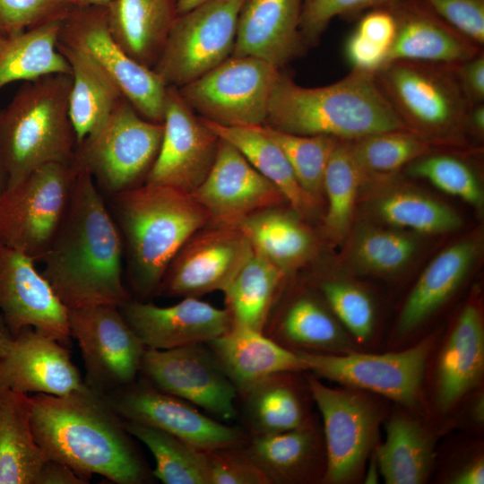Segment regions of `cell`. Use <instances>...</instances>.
Instances as JSON below:
<instances>
[{
    "label": "cell",
    "mask_w": 484,
    "mask_h": 484,
    "mask_svg": "<svg viewBox=\"0 0 484 484\" xmlns=\"http://www.w3.org/2000/svg\"><path fill=\"white\" fill-rule=\"evenodd\" d=\"M483 398L479 397L476 402L473 405L472 410V417L474 419H476L479 423L483 421V416H484V407H483Z\"/></svg>",
    "instance_id": "59"
},
{
    "label": "cell",
    "mask_w": 484,
    "mask_h": 484,
    "mask_svg": "<svg viewBox=\"0 0 484 484\" xmlns=\"http://www.w3.org/2000/svg\"><path fill=\"white\" fill-rule=\"evenodd\" d=\"M30 415V395L0 390V484H35L49 459L34 437Z\"/></svg>",
    "instance_id": "29"
},
{
    "label": "cell",
    "mask_w": 484,
    "mask_h": 484,
    "mask_svg": "<svg viewBox=\"0 0 484 484\" xmlns=\"http://www.w3.org/2000/svg\"><path fill=\"white\" fill-rule=\"evenodd\" d=\"M385 439L375 450L379 472L387 484H419L434 460L429 435L415 420L398 415L385 428Z\"/></svg>",
    "instance_id": "37"
},
{
    "label": "cell",
    "mask_w": 484,
    "mask_h": 484,
    "mask_svg": "<svg viewBox=\"0 0 484 484\" xmlns=\"http://www.w3.org/2000/svg\"><path fill=\"white\" fill-rule=\"evenodd\" d=\"M13 338V335L11 333L0 315V358L7 351Z\"/></svg>",
    "instance_id": "57"
},
{
    "label": "cell",
    "mask_w": 484,
    "mask_h": 484,
    "mask_svg": "<svg viewBox=\"0 0 484 484\" xmlns=\"http://www.w3.org/2000/svg\"><path fill=\"white\" fill-rule=\"evenodd\" d=\"M90 480L73 468L56 460L48 459L40 469L35 484H86Z\"/></svg>",
    "instance_id": "54"
},
{
    "label": "cell",
    "mask_w": 484,
    "mask_h": 484,
    "mask_svg": "<svg viewBox=\"0 0 484 484\" xmlns=\"http://www.w3.org/2000/svg\"><path fill=\"white\" fill-rule=\"evenodd\" d=\"M323 296L337 319L360 342L373 332L375 309L369 296L358 286L341 281L321 284Z\"/></svg>",
    "instance_id": "46"
},
{
    "label": "cell",
    "mask_w": 484,
    "mask_h": 484,
    "mask_svg": "<svg viewBox=\"0 0 484 484\" xmlns=\"http://www.w3.org/2000/svg\"><path fill=\"white\" fill-rule=\"evenodd\" d=\"M281 69L252 56H230L178 91L201 117L224 126L265 124Z\"/></svg>",
    "instance_id": "9"
},
{
    "label": "cell",
    "mask_w": 484,
    "mask_h": 484,
    "mask_svg": "<svg viewBox=\"0 0 484 484\" xmlns=\"http://www.w3.org/2000/svg\"><path fill=\"white\" fill-rule=\"evenodd\" d=\"M484 370V327L480 310L466 306L459 315L437 363L436 396L446 411L480 380Z\"/></svg>",
    "instance_id": "26"
},
{
    "label": "cell",
    "mask_w": 484,
    "mask_h": 484,
    "mask_svg": "<svg viewBox=\"0 0 484 484\" xmlns=\"http://www.w3.org/2000/svg\"><path fill=\"white\" fill-rule=\"evenodd\" d=\"M59 39L88 55L142 117L163 122L168 86L153 69L133 59L116 41L106 6L73 5L63 20Z\"/></svg>",
    "instance_id": "11"
},
{
    "label": "cell",
    "mask_w": 484,
    "mask_h": 484,
    "mask_svg": "<svg viewBox=\"0 0 484 484\" xmlns=\"http://www.w3.org/2000/svg\"><path fill=\"white\" fill-rule=\"evenodd\" d=\"M406 169L411 176L425 179L443 192L475 207L480 208L483 204L480 180L473 168L460 157L432 150Z\"/></svg>",
    "instance_id": "45"
},
{
    "label": "cell",
    "mask_w": 484,
    "mask_h": 484,
    "mask_svg": "<svg viewBox=\"0 0 484 484\" xmlns=\"http://www.w3.org/2000/svg\"><path fill=\"white\" fill-rule=\"evenodd\" d=\"M253 249L284 273L313 254L315 240L307 227L296 217L272 208L254 212L238 222Z\"/></svg>",
    "instance_id": "34"
},
{
    "label": "cell",
    "mask_w": 484,
    "mask_h": 484,
    "mask_svg": "<svg viewBox=\"0 0 484 484\" xmlns=\"http://www.w3.org/2000/svg\"><path fill=\"white\" fill-rule=\"evenodd\" d=\"M108 197L126 246L132 287L147 298L158 292L173 257L210 215L192 194L165 185L143 182Z\"/></svg>",
    "instance_id": "3"
},
{
    "label": "cell",
    "mask_w": 484,
    "mask_h": 484,
    "mask_svg": "<svg viewBox=\"0 0 484 484\" xmlns=\"http://www.w3.org/2000/svg\"><path fill=\"white\" fill-rule=\"evenodd\" d=\"M78 168L44 164L0 196V241L35 261L48 249L66 211Z\"/></svg>",
    "instance_id": "8"
},
{
    "label": "cell",
    "mask_w": 484,
    "mask_h": 484,
    "mask_svg": "<svg viewBox=\"0 0 484 484\" xmlns=\"http://www.w3.org/2000/svg\"><path fill=\"white\" fill-rule=\"evenodd\" d=\"M453 69L468 104L484 103V51L453 65Z\"/></svg>",
    "instance_id": "53"
},
{
    "label": "cell",
    "mask_w": 484,
    "mask_h": 484,
    "mask_svg": "<svg viewBox=\"0 0 484 484\" xmlns=\"http://www.w3.org/2000/svg\"><path fill=\"white\" fill-rule=\"evenodd\" d=\"M206 344L238 394L272 375L307 371L298 352L246 327L232 325Z\"/></svg>",
    "instance_id": "25"
},
{
    "label": "cell",
    "mask_w": 484,
    "mask_h": 484,
    "mask_svg": "<svg viewBox=\"0 0 484 484\" xmlns=\"http://www.w3.org/2000/svg\"><path fill=\"white\" fill-rule=\"evenodd\" d=\"M209 1L212 0H174V3L177 15H180Z\"/></svg>",
    "instance_id": "58"
},
{
    "label": "cell",
    "mask_w": 484,
    "mask_h": 484,
    "mask_svg": "<svg viewBox=\"0 0 484 484\" xmlns=\"http://www.w3.org/2000/svg\"><path fill=\"white\" fill-rule=\"evenodd\" d=\"M433 343L428 338L407 350L385 354L298 353L315 376L411 407L419 401Z\"/></svg>",
    "instance_id": "13"
},
{
    "label": "cell",
    "mask_w": 484,
    "mask_h": 484,
    "mask_svg": "<svg viewBox=\"0 0 484 484\" xmlns=\"http://www.w3.org/2000/svg\"><path fill=\"white\" fill-rule=\"evenodd\" d=\"M25 253L0 241V315L13 335L32 327L71 343L68 309Z\"/></svg>",
    "instance_id": "19"
},
{
    "label": "cell",
    "mask_w": 484,
    "mask_h": 484,
    "mask_svg": "<svg viewBox=\"0 0 484 484\" xmlns=\"http://www.w3.org/2000/svg\"><path fill=\"white\" fill-rule=\"evenodd\" d=\"M118 308L147 349L169 350L207 343L232 326L225 308L215 307L199 298L186 297L169 307L131 298Z\"/></svg>",
    "instance_id": "21"
},
{
    "label": "cell",
    "mask_w": 484,
    "mask_h": 484,
    "mask_svg": "<svg viewBox=\"0 0 484 484\" xmlns=\"http://www.w3.org/2000/svg\"><path fill=\"white\" fill-rule=\"evenodd\" d=\"M68 324L81 350L88 387L105 394L137 379L146 347L117 306L68 309Z\"/></svg>",
    "instance_id": "12"
},
{
    "label": "cell",
    "mask_w": 484,
    "mask_h": 484,
    "mask_svg": "<svg viewBox=\"0 0 484 484\" xmlns=\"http://www.w3.org/2000/svg\"><path fill=\"white\" fill-rule=\"evenodd\" d=\"M363 182L349 141L338 139L324 176V192L328 200L325 226L332 237L341 238L349 231L359 186Z\"/></svg>",
    "instance_id": "41"
},
{
    "label": "cell",
    "mask_w": 484,
    "mask_h": 484,
    "mask_svg": "<svg viewBox=\"0 0 484 484\" xmlns=\"http://www.w3.org/2000/svg\"><path fill=\"white\" fill-rule=\"evenodd\" d=\"M465 134L471 133L479 138L484 134V103L470 106L464 125Z\"/></svg>",
    "instance_id": "56"
},
{
    "label": "cell",
    "mask_w": 484,
    "mask_h": 484,
    "mask_svg": "<svg viewBox=\"0 0 484 484\" xmlns=\"http://www.w3.org/2000/svg\"><path fill=\"white\" fill-rule=\"evenodd\" d=\"M264 333L296 352L334 353L345 344L334 317L307 296L292 301L272 330Z\"/></svg>",
    "instance_id": "38"
},
{
    "label": "cell",
    "mask_w": 484,
    "mask_h": 484,
    "mask_svg": "<svg viewBox=\"0 0 484 484\" xmlns=\"http://www.w3.org/2000/svg\"><path fill=\"white\" fill-rule=\"evenodd\" d=\"M285 273L255 250L222 290L232 325L263 332Z\"/></svg>",
    "instance_id": "35"
},
{
    "label": "cell",
    "mask_w": 484,
    "mask_h": 484,
    "mask_svg": "<svg viewBox=\"0 0 484 484\" xmlns=\"http://www.w3.org/2000/svg\"><path fill=\"white\" fill-rule=\"evenodd\" d=\"M294 373L299 372L272 375L239 393L251 436L287 431L311 422Z\"/></svg>",
    "instance_id": "33"
},
{
    "label": "cell",
    "mask_w": 484,
    "mask_h": 484,
    "mask_svg": "<svg viewBox=\"0 0 484 484\" xmlns=\"http://www.w3.org/2000/svg\"><path fill=\"white\" fill-rule=\"evenodd\" d=\"M477 255L472 240L457 242L427 266L408 296L400 317L399 333H411L437 310L457 290Z\"/></svg>",
    "instance_id": "31"
},
{
    "label": "cell",
    "mask_w": 484,
    "mask_h": 484,
    "mask_svg": "<svg viewBox=\"0 0 484 484\" xmlns=\"http://www.w3.org/2000/svg\"><path fill=\"white\" fill-rule=\"evenodd\" d=\"M124 426L153 455L155 479L164 484H211L204 451L155 427L128 420Z\"/></svg>",
    "instance_id": "39"
},
{
    "label": "cell",
    "mask_w": 484,
    "mask_h": 484,
    "mask_svg": "<svg viewBox=\"0 0 484 484\" xmlns=\"http://www.w3.org/2000/svg\"><path fill=\"white\" fill-rule=\"evenodd\" d=\"M203 119L220 138L236 147L271 181L299 216H307L315 209L317 203L300 186L287 158L275 143L254 126H224Z\"/></svg>",
    "instance_id": "36"
},
{
    "label": "cell",
    "mask_w": 484,
    "mask_h": 484,
    "mask_svg": "<svg viewBox=\"0 0 484 484\" xmlns=\"http://www.w3.org/2000/svg\"><path fill=\"white\" fill-rule=\"evenodd\" d=\"M72 74L25 82L0 110V159L7 188L50 162H73L77 147L69 117Z\"/></svg>",
    "instance_id": "5"
},
{
    "label": "cell",
    "mask_w": 484,
    "mask_h": 484,
    "mask_svg": "<svg viewBox=\"0 0 484 484\" xmlns=\"http://www.w3.org/2000/svg\"><path fill=\"white\" fill-rule=\"evenodd\" d=\"M73 5L85 6V5H98L108 6L114 0H69Z\"/></svg>",
    "instance_id": "60"
},
{
    "label": "cell",
    "mask_w": 484,
    "mask_h": 484,
    "mask_svg": "<svg viewBox=\"0 0 484 484\" xmlns=\"http://www.w3.org/2000/svg\"><path fill=\"white\" fill-rule=\"evenodd\" d=\"M140 374L159 389L224 421L238 412V393L206 343L145 350Z\"/></svg>",
    "instance_id": "16"
},
{
    "label": "cell",
    "mask_w": 484,
    "mask_h": 484,
    "mask_svg": "<svg viewBox=\"0 0 484 484\" xmlns=\"http://www.w3.org/2000/svg\"><path fill=\"white\" fill-rule=\"evenodd\" d=\"M244 0H212L177 15L153 70L180 88L231 56Z\"/></svg>",
    "instance_id": "10"
},
{
    "label": "cell",
    "mask_w": 484,
    "mask_h": 484,
    "mask_svg": "<svg viewBox=\"0 0 484 484\" xmlns=\"http://www.w3.org/2000/svg\"><path fill=\"white\" fill-rule=\"evenodd\" d=\"M396 20L388 7L370 9L359 19L355 32L389 50L396 35Z\"/></svg>",
    "instance_id": "52"
},
{
    "label": "cell",
    "mask_w": 484,
    "mask_h": 484,
    "mask_svg": "<svg viewBox=\"0 0 484 484\" xmlns=\"http://www.w3.org/2000/svg\"><path fill=\"white\" fill-rule=\"evenodd\" d=\"M124 420L170 433L202 451L245 445L249 436L200 412L191 403L168 393L143 376L102 394Z\"/></svg>",
    "instance_id": "15"
},
{
    "label": "cell",
    "mask_w": 484,
    "mask_h": 484,
    "mask_svg": "<svg viewBox=\"0 0 484 484\" xmlns=\"http://www.w3.org/2000/svg\"><path fill=\"white\" fill-rule=\"evenodd\" d=\"M63 20L0 39V91L14 82L72 73L68 61L57 48Z\"/></svg>",
    "instance_id": "32"
},
{
    "label": "cell",
    "mask_w": 484,
    "mask_h": 484,
    "mask_svg": "<svg viewBox=\"0 0 484 484\" xmlns=\"http://www.w3.org/2000/svg\"><path fill=\"white\" fill-rule=\"evenodd\" d=\"M265 124L290 134L344 141L410 131L379 89L375 74L353 70L338 82L314 88L300 86L281 72Z\"/></svg>",
    "instance_id": "4"
},
{
    "label": "cell",
    "mask_w": 484,
    "mask_h": 484,
    "mask_svg": "<svg viewBox=\"0 0 484 484\" xmlns=\"http://www.w3.org/2000/svg\"><path fill=\"white\" fill-rule=\"evenodd\" d=\"M162 135V123L144 118L122 97L103 125L77 145L73 162L108 196L145 179Z\"/></svg>",
    "instance_id": "7"
},
{
    "label": "cell",
    "mask_w": 484,
    "mask_h": 484,
    "mask_svg": "<svg viewBox=\"0 0 484 484\" xmlns=\"http://www.w3.org/2000/svg\"><path fill=\"white\" fill-rule=\"evenodd\" d=\"M211 484H271L244 445L205 452Z\"/></svg>",
    "instance_id": "49"
},
{
    "label": "cell",
    "mask_w": 484,
    "mask_h": 484,
    "mask_svg": "<svg viewBox=\"0 0 484 484\" xmlns=\"http://www.w3.org/2000/svg\"><path fill=\"white\" fill-rule=\"evenodd\" d=\"M254 127L280 147L300 186L318 203L324 193L326 165L338 139L327 135L290 134L266 124Z\"/></svg>",
    "instance_id": "43"
},
{
    "label": "cell",
    "mask_w": 484,
    "mask_h": 484,
    "mask_svg": "<svg viewBox=\"0 0 484 484\" xmlns=\"http://www.w3.org/2000/svg\"><path fill=\"white\" fill-rule=\"evenodd\" d=\"M7 183H8L7 176L0 159V196L7 188Z\"/></svg>",
    "instance_id": "62"
},
{
    "label": "cell",
    "mask_w": 484,
    "mask_h": 484,
    "mask_svg": "<svg viewBox=\"0 0 484 484\" xmlns=\"http://www.w3.org/2000/svg\"><path fill=\"white\" fill-rule=\"evenodd\" d=\"M377 462L374 460V462H372L369 470L367 471V477H366V482L367 483H376L378 479V473H377Z\"/></svg>",
    "instance_id": "61"
},
{
    "label": "cell",
    "mask_w": 484,
    "mask_h": 484,
    "mask_svg": "<svg viewBox=\"0 0 484 484\" xmlns=\"http://www.w3.org/2000/svg\"><path fill=\"white\" fill-rule=\"evenodd\" d=\"M454 484H483L484 462L481 458L468 463L453 478Z\"/></svg>",
    "instance_id": "55"
},
{
    "label": "cell",
    "mask_w": 484,
    "mask_h": 484,
    "mask_svg": "<svg viewBox=\"0 0 484 484\" xmlns=\"http://www.w3.org/2000/svg\"><path fill=\"white\" fill-rule=\"evenodd\" d=\"M364 182L392 177L433 150V145L411 131H386L349 141Z\"/></svg>",
    "instance_id": "40"
},
{
    "label": "cell",
    "mask_w": 484,
    "mask_h": 484,
    "mask_svg": "<svg viewBox=\"0 0 484 484\" xmlns=\"http://www.w3.org/2000/svg\"><path fill=\"white\" fill-rule=\"evenodd\" d=\"M416 241L401 232L362 228L350 246L353 264L366 272L390 274L402 270L413 257Z\"/></svg>",
    "instance_id": "44"
},
{
    "label": "cell",
    "mask_w": 484,
    "mask_h": 484,
    "mask_svg": "<svg viewBox=\"0 0 484 484\" xmlns=\"http://www.w3.org/2000/svg\"><path fill=\"white\" fill-rule=\"evenodd\" d=\"M244 448L271 483L313 480L320 469V439L314 425L251 436Z\"/></svg>",
    "instance_id": "28"
},
{
    "label": "cell",
    "mask_w": 484,
    "mask_h": 484,
    "mask_svg": "<svg viewBox=\"0 0 484 484\" xmlns=\"http://www.w3.org/2000/svg\"><path fill=\"white\" fill-rule=\"evenodd\" d=\"M375 211L391 225L421 233H444L457 229L462 225L461 217L451 207L411 191H393L384 194L376 200Z\"/></svg>",
    "instance_id": "42"
},
{
    "label": "cell",
    "mask_w": 484,
    "mask_h": 484,
    "mask_svg": "<svg viewBox=\"0 0 484 484\" xmlns=\"http://www.w3.org/2000/svg\"><path fill=\"white\" fill-rule=\"evenodd\" d=\"M309 393L324 421V480L346 483L361 474L373 450L379 416L366 396L350 389L330 388L314 376L307 377Z\"/></svg>",
    "instance_id": "14"
},
{
    "label": "cell",
    "mask_w": 484,
    "mask_h": 484,
    "mask_svg": "<svg viewBox=\"0 0 484 484\" xmlns=\"http://www.w3.org/2000/svg\"><path fill=\"white\" fill-rule=\"evenodd\" d=\"M253 251L238 228L208 223L177 251L157 293L199 298L222 291Z\"/></svg>",
    "instance_id": "17"
},
{
    "label": "cell",
    "mask_w": 484,
    "mask_h": 484,
    "mask_svg": "<svg viewBox=\"0 0 484 484\" xmlns=\"http://www.w3.org/2000/svg\"><path fill=\"white\" fill-rule=\"evenodd\" d=\"M400 0H303L299 30L306 46L318 44L330 22L338 16L389 6Z\"/></svg>",
    "instance_id": "47"
},
{
    "label": "cell",
    "mask_w": 484,
    "mask_h": 484,
    "mask_svg": "<svg viewBox=\"0 0 484 484\" xmlns=\"http://www.w3.org/2000/svg\"><path fill=\"white\" fill-rule=\"evenodd\" d=\"M30 398L31 429L49 459L88 480L92 474L117 484H143L154 478L123 419L102 394L85 385L62 396L36 393Z\"/></svg>",
    "instance_id": "2"
},
{
    "label": "cell",
    "mask_w": 484,
    "mask_h": 484,
    "mask_svg": "<svg viewBox=\"0 0 484 484\" xmlns=\"http://www.w3.org/2000/svg\"><path fill=\"white\" fill-rule=\"evenodd\" d=\"M84 386L67 346L32 327L14 334L0 358V390L62 396Z\"/></svg>",
    "instance_id": "22"
},
{
    "label": "cell",
    "mask_w": 484,
    "mask_h": 484,
    "mask_svg": "<svg viewBox=\"0 0 484 484\" xmlns=\"http://www.w3.org/2000/svg\"><path fill=\"white\" fill-rule=\"evenodd\" d=\"M351 70L376 74L388 62L389 50L353 31L345 46Z\"/></svg>",
    "instance_id": "51"
},
{
    "label": "cell",
    "mask_w": 484,
    "mask_h": 484,
    "mask_svg": "<svg viewBox=\"0 0 484 484\" xmlns=\"http://www.w3.org/2000/svg\"><path fill=\"white\" fill-rule=\"evenodd\" d=\"M303 0H244L231 56H252L281 69L305 53Z\"/></svg>",
    "instance_id": "23"
},
{
    "label": "cell",
    "mask_w": 484,
    "mask_h": 484,
    "mask_svg": "<svg viewBox=\"0 0 484 484\" xmlns=\"http://www.w3.org/2000/svg\"><path fill=\"white\" fill-rule=\"evenodd\" d=\"M376 83L407 128L432 145L462 143L470 108L453 65L392 61Z\"/></svg>",
    "instance_id": "6"
},
{
    "label": "cell",
    "mask_w": 484,
    "mask_h": 484,
    "mask_svg": "<svg viewBox=\"0 0 484 484\" xmlns=\"http://www.w3.org/2000/svg\"><path fill=\"white\" fill-rule=\"evenodd\" d=\"M57 48L72 69L68 108L78 145L103 125L124 96L109 76L83 51L60 39Z\"/></svg>",
    "instance_id": "30"
},
{
    "label": "cell",
    "mask_w": 484,
    "mask_h": 484,
    "mask_svg": "<svg viewBox=\"0 0 484 484\" xmlns=\"http://www.w3.org/2000/svg\"><path fill=\"white\" fill-rule=\"evenodd\" d=\"M123 252L103 194L92 177L78 168L65 216L39 260L41 274L67 309L120 307L131 299L122 280Z\"/></svg>",
    "instance_id": "1"
},
{
    "label": "cell",
    "mask_w": 484,
    "mask_h": 484,
    "mask_svg": "<svg viewBox=\"0 0 484 484\" xmlns=\"http://www.w3.org/2000/svg\"><path fill=\"white\" fill-rule=\"evenodd\" d=\"M106 8L116 41L133 59L153 69L177 16L174 0H114Z\"/></svg>",
    "instance_id": "27"
},
{
    "label": "cell",
    "mask_w": 484,
    "mask_h": 484,
    "mask_svg": "<svg viewBox=\"0 0 484 484\" xmlns=\"http://www.w3.org/2000/svg\"><path fill=\"white\" fill-rule=\"evenodd\" d=\"M480 48L484 47V0H419Z\"/></svg>",
    "instance_id": "50"
},
{
    "label": "cell",
    "mask_w": 484,
    "mask_h": 484,
    "mask_svg": "<svg viewBox=\"0 0 484 484\" xmlns=\"http://www.w3.org/2000/svg\"><path fill=\"white\" fill-rule=\"evenodd\" d=\"M192 194L209 213V223L229 226L286 201L236 147L221 138L212 169Z\"/></svg>",
    "instance_id": "20"
},
{
    "label": "cell",
    "mask_w": 484,
    "mask_h": 484,
    "mask_svg": "<svg viewBox=\"0 0 484 484\" xmlns=\"http://www.w3.org/2000/svg\"><path fill=\"white\" fill-rule=\"evenodd\" d=\"M164 104L160 147L144 182L192 194L212 169L220 138L186 104L177 87H167Z\"/></svg>",
    "instance_id": "18"
},
{
    "label": "cell",
    "mask_w": 484,
    "mask_h": 484,
    "mask_svg": "<svg viewBox=\"0 0 484 484\" xmlns=\"http://www.w3.org/2000/svg\"><path fill=\"white\" fill-rule=\"evenodd\" d=\"M388 7L394 14L397 27L387 63L413 61L454 65L483 50L419 0H400Z\"/></svg>",
    "instance_id": "24"
},
{
    "label": "cell",
    "mask_w": 484,
    "mask_h": 484,
    "mask_svg": "<svg viewBox=\"0 0 484 484\" xmlns=\"http://www.w3.org/2000/svg\"><path fill=\"white\" fill-rule=\"evenodd\" d=\"M73 6L69 0H0V39L62 20Z\"/></svg>",
    "instance_id": "48"
}]
</instances>
